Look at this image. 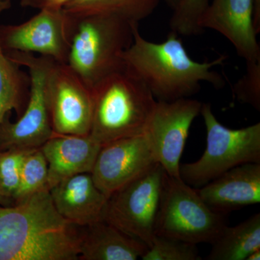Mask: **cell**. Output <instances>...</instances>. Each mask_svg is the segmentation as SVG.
Listing matches in <instances>:
<instances>
[{
    "label": "cell",
    "instance_id": "obj_1",
    "mask_svg": "<svg viewBox=\"0 0 260 260\" xmlns=\"http://www.w3.org/2000/svg\"><path fill=\"white\" fill-rule=\"evenodd\" d=\"M81 227L58 213L49 189L0 205V260L79 259Z\"/></svg>",
    "mask_w": 260,
    "mask_h": 260
},
{
    "label": "cell",
    "instance_id": "obj_2",
    "mask_svg": "<svg viewBox=\"0 0 260 260\" xmlns=\"http://www.w3.org/2000/svg\"><path fill=\"white\" fill-rule=\"evenodd\" d=\"M179 37L171 31L164 42H150L142 37L137 25L133 43L122 55L125 70L143 82L155 100L160 102L191 98L200 91V84L204 82L216 89L223 88L225 80L215 68L223 64L226 57L195 61Z\"/></svg>",
    "mask_w": 260,
    "mask_h": 260
},
{
    "label": "cell",
    "instance_id": "obj_3",
    "mask_svg": "<svg viewBox=\"0 0 260 260\" xmlns=\"http://www.w3.org/2000/svg\"><path fill=\"white\" fill-rule=\"evenodd\" d=\"M74 18L66 64L93 90L108 77L125 68L122 55L133 43L135 28L139 23L114 15Z\"/></svg>",
    "mask_w": 260,
    "mask_h": 260
},
{
    "label": "cell",
    "instance_id": "obj_4",
    "mask_svg": "<svg viewBox=\"0 0 260 260\" xmlns=\"http://www.w3.org/2000/svg\"><path fill=\"white\" fill-rule=\"evenodd\" d=\"M93 112L90 137L102 145L144 134L157 101L143 82L125 68L92 90Z\"/></svg>",
    "mask_w": 260,
    "mask_h": 260
},
{
    "label": "cell",
    "instance_id": "obj_5",
    "mask_svg": "<svg viewBox=\"0 0 260 260\" xmlns=\"http://www.w3.org/2000/svg\"><path fill=\"white\" fill-rule=\"evenodd\" d=\"M200 114L206 129V148L196 161L180 164L181 180L200 188L237 166L260 164L259 122L241 129L226 127L215 117L210 104H203Z\"/></svg>",
    "mask_w": 260,
    "mask_h": 260
},
{
    "label": "cell",
    "instance_id": "obj_6",
    "mask_svg": "<svg viewBox=\"0 0 260 260\" xmlns=\"http://www.w3.org/2000/svg\"><path fill=\"white\" fill-rule=\"evenodd\" d=\"M225 215L214 211L181 178L166 175L155 234L198 244L212 242L226 225Z\"/></svg>",
    "mask_w": 260,
    "mask_h": 260
},
{
    "label": "cell",
    "instance_id": "obj_7",
    "mask_svg": "<svg viewBox=\"0 0 260 260\" xmlns=\"http://www.w3.org/2000/svg\"><path fill=\"white\" fill-rule=\"evenodd\" d=\"M5 51L12 60L26 68L30 78V93L18 121H10L8 114L0 124V151L40 149L54 133L48 104L47 84L56 61L30 53Z\"/></svg>",
    "mask_w": 260,
    "mask_h": 260
},
{
    "label": "cell",
    "instance_id": "obj_8",
    "mask_svg": "<svg viewBox=\"0 0 260 260\" xmlns=\"http://www.w3.org/2000/svg\"><path fill=\"white\" fill-rule=\"evenodd\" d=\"M167 172L157 164L108 199L104 220L150 246Z\"/></svg>",
    "mask_w": 260,
    "mask_h": 260
},
{
    "label": "cell",
    "instance_id": "obj_9",
    "mask_svg": "<svg viewBox=\"0 0 260 260\" xmlns=\"http://www.w3.org/2000/svg\"><path fill=\"white\" fill-rule=\"evenodd\" d=\"M75 18L64 8H46L26 21L0 25L5 51L30 53L66 64Z\"/></svg>",
    "mask_w": 260,
    "mask_h": 260
},
{
    "label": "cell",
    "instance_id": "obj_10",
    "mask_svg": "<svg viewBox=\"0 0 260 260\" xmlns=\"http://www.w3.org/2000/svg\"><path fill=\"white\" fill-rule=\"evenodd\" d=\"M47 95L54 133L90 134L93 119V92L68 64L54 63L48 80Z\"/></svg>",
    "mask_w": 260,
    "mask_h": 260
},
{
    "label": "cell",
    "instance_id": "obj_11",
    "mask_svg": "<svg viewBox=\"0 0 260 260\" xmlns=\"http://www.w3.org/2000/svg\"><path fill=\"white\" fill-rule=\"evenodd\" d=\"M203 103L191 99L173 102L157 101L146 134L155 160L169 176L180 178V159L189 129L200 114Z\"/></svg>",
    "mask_w": 260,
    "mask_h": 260
},
{
    "label": "cell",
    "instance_id": "obj_12",
    "mask_svg": "<svg viewBox=\"0 0 260 260\" xmlns=\"http://www.w3.org/2000/svg\"><path fill=\"white\" fill-rule=\"evenodd\" d=\"M157 164L145 133L102 145L91 175L95 185L109 198Z\"/></svg>",
    "mask_w": 260,
    "mask_h": 260
},
{
    "label": "cell",
    "instance_id": "obj_13",
    "mask_svg": "<svg viewBox=\"0 0 260 260\" xmlns=\"http://www.w3.org/2000/svg\"><path fill=\"white\" fill-rule=\"evenodd\" d=\"M198 24L202 30L211 29L223 35L246 63L260 61L254 0H210Z\"/></svg>",
    "mask_w": 260,
    "mask_h": 260
},
{
    "label": "cell",
    "instance_id": "obj_14",
    "mask_svg": "<svg viewBox=\"0 0 260 260\" xmlns=\"http://www.w3.org/2000/svg\"><path fill=\"white\" fill-rule=\"evenodd\" d=\"M196 189L212 210L223 215L259 204L260 164L246 162L237 166Z\"/></svg>",
    "mask_w": 260,
    "mask_h": 260
},
{
    "label": "cell",
    "instance_id": "obj_15",
    "mask_svg": "<svg viewBox=\"0 0 260 260\" xmlns=\"http://www.w3.org/2000/svg\"><path fill=\"white\" fill-rule=\"evenodd\" d=\"M49 191L58 213L77 226L104 220L109 198L95 185L91 173L67 178Z\"/></svg>",
    "mask_w": 260,
    "mask_h": 260
},
{
    "label": "cell",
    "instance_id": "obj_16",
    "mask_svg": "<svg viewBox=\"0 0 260 260\" xmlns=\"http://www.w3.org/2000/svg\"><path fill=\"white\" fill-rule=\"evenodd\" d=\"M102 145L88 135H54L41 150L48 165V188L76 174L91 173Z\"/></svg>",
    "mask_w": 260,
    "mask_h": 260
},
{
    "label": "cell",
    "instance_id": "obj_17",
    "mask_svg": "<svg viewBox=\"0 0 260 260\" xmlns=\"http://www.w3.org/2000/svg\"><path fill=\"white\" fill-rule=\"evenodd\" d=\"M148 246L105 220L81 227L79 259L137 260Z\"/></svg>",
    "mask_w": 260,
    "mask_h": 260
},
{
    "label": "cell",
    "instance_id": "obj_18",
    "mask_svg": "<svg viewBox=\"0 0 260 260\" xmlns=\"http://www.w3.org/2000/svg\"><path fill=\"white\" fill-rule=\"evenodd\" d=\"M11 6L10 0H0V15ZM30 93V78L12 60L0 43V124L7 114H23Z\"/></svg>",
    "mask_w": 260,
    "mask_h": 260
},
{
    "label": "cell",
    "instance_id": "obj_19",
    "mask_svg": "<svg viewBox=\"0 0 260 260\" xmlns=\"http://www.w3.org/2000/svg\"><path fill=\"white\" fill-rule=\"evenodd\" d=\"M208 260H246L260 249V213L249 217L235 226L225 225L211 243Z\"/></svg>",
    "mask_w": 260,
    "mask_h": 260
},
{
    "label": "cell",
    "instance_id": "obj_20",
    "mask_svg": "<svg viewBox=\"0 0 260 260\" xmlns=\"http://www.w3.org/2000/svg\"><path fill=\"white\" fill-rule=\"evenodd\" d=\"M160 0H71L64 7L73 17L108 15L139 23L150 16Z\"/></svg>",
    "mask_w": 260,
    "mask_h": 260
},
{
    "label": "cell",
    "instance_id": "obj_21",
    "mask_svg": "<svg viewBox=\"0 0 260 260\" xmlns=\"http://www.w3.org/2000/svg\"><path fill=\"white\" fill-rule=\"evenodd\" d=\"M48 165L41 149L29 152L22 164L20 185L14 203L48 188Z\"/></svg>",
    "mask_w": 260,
    "mask_h": 260
},
{
    "label": "cell",
    "instance_id": "obj_22",
    "mask_svg": "<svg viewBox=\"0 0 260 260\" xmlns=\"http://www.w3.org/2000/svg\"><path fill=\"white\" fill-rule=\"evenodd\" d=\"M140 259L143 260H200L197 244L155 235Z\"/></svg>",
    "mask_w": 260,
    "mask_h": 260
},
{
    "label": "cell",
    "instance_id": "obj_23",
    "mask_svg": "<svg viewBox=\"0 0 260 260\" xmlns=\"http://www.w3.org/2000/svg\"><path fill=\"white\" fill-rule=\"evenodd\" d=\"M30 151L15 149L0 151V195L11 205L20 185L22 164Z\"/></svg>",
    "mask_w": 260,
    "mask_h": 260
},
{
    "label": "cell",
    "instance_id": "obj_24",
    "mask_svg": "<svg viewBox=\"0 0 260 260\" xmlns=\"http://www.w3.org/2000/svg\"><path fill=\"white\" fill-rule=\"evenodd\" d=\"M210 0H181L170 20L172 31L184 37L198 35L203 30L199 20Z\"/></svg>",
    "mask_w": 260,
    "mask_h": 260
},
{
    "label": "cell",
    "instance_id": "obj_25",
    "mask_svg": "<svg viewBox=\"0 0 260 260\" xmlns=\"http://www.w3.org/2000/svg\"><path fill=\"white\" fill-rule=\"evenodd\" d=\"M246 71L233 87L237 100L260 112V61L246 63Z\"/></svg>",
    "mask_w": 260,
    "mask_h": 260
},
{
    "label": "cell",
    "instance_id": "obj_26",
    "mask_svg": "<svg viewBox=\"0 0 260 260\" xmlns=\"http://www.w3.org/2000/svg\"><path fill=\"white\" fill-rule=\"evenodd\" d=\"M71 0H20L23 8L42 10L46 8H63Z\"/></svg>",
    "mask_w": 260,
    "mask_h": 260
},
{
    "label": "cell",
    "instance_id": "obj_27",
    "mask_svg": "<svg viewBox=\"0 0 260 260\" xmlns=\"http://www.w3.org/2000/svg\"><path fill=\"white\" fill-rule=\"evenodd\" d=\"M162 1H164V3H167V4L169 5L173 10H174L176 8H177L178 5L179 4L181 0H162Z\"/></svg>",
    "mask_w": 260,
    "mask_h": 260
},
{
    "label": "cell",
    "instance_id": "obj_28",
    "mask_svg": "<svg viewBox=\"0 0 260 260\" xmlns=\"http://www.w3.org/2000/svg\"><path fill=\"white\" fill-rule=\"evenodd\" d=\"M260 259V249L253 251L251 253L246 260H259Z\"/></svg>",
    "mask_w": 260,
    "mask_h": 260
},
{
    "label": "cell",
    "instance_id": "obj_29",
    "mask_svg": "<svg viewBox=\"0 0 260 260\" xmlns=\"http://www.w3.org/2000/svg\"><path fill=\"white\" fill-rule=\"evenodd\" d=\"M0 205H3V206H8V205H11L9 202L7 201L5 198H3V197L0 195Z\"/></svg>",
    "mask_w": 260,
    "mask_h": 260
}]
</instances>
